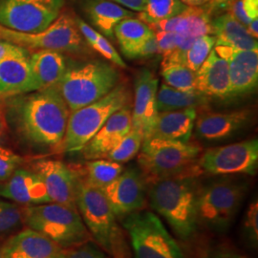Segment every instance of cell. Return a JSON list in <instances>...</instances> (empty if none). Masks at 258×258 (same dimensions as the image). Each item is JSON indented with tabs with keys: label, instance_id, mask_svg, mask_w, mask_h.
I'll list each match as a JSON object with an SVG mask.
<instances>
[{
	"label": "cell",
	"instance_id": "f546056e",
	"mask_svg": "<svg viewBox=\"0 0 258 258\" xmlns=\"http://www.w3.org/2000/svg\"><path fill=\"white\" fill-rule=\"evenodd\" d=\"M154 34L152 28L137 18L122 19L114 28V35L125 56Z\"/></svg>",
	"mask_w": 258,
	"mask_h": 258
},
{
	"label": "cell",
	"instance_id": "8d00e7d4",
	"mask_svg": "<svg viewBox=\"0 0 258 258\" xmlns=\"http://www.w3.org/2000/svg\"><path fill=\"white\" fill-rule=\"evenodd\" d=\"M243 233L252 247L258 243V203L257 199L251 201L243 219Z\"/></svg>",
	"mask_w": 258,
	"mask_h": 258
},
{
	"label": "cell",
	"instance_id": "d590c367",
	"mask_svg": "<svg viewBox=\"0 0 258 258\" xmlns=\"http://www.w3.org/2000/svg\"><path fill=\"white\" fill-rule=\"evenodd\" d=\"M231 16L245 27L258 18V0H234L229 5Z\"/></svg>",
	"mask_w": 258,
	"mask_h": 258
},
{
	"label": "cell",
	"instance_id": "4316f807",
	"mask_svg": "<svg viewBox=\"0 0 258 258\" xmlns=\"http://www.w3.org/2000/svg\"><path fill=\"white\" fill-rule=\"evenodd\" d=\"M213 36L216 46H228L240 50L257 49V39L249 35L247 28L234 19L230 13L212 19Z\"/></svg>",
	"mask_w": 258,
	"mask_h": 258
},
{
	"label": "cell",
	"instance_id": "8fae6325",
	"mask_svg": "<svg viewBox=\"0 0 258 258\" xmlns=\"http://www.w3.org/2000/svg\"><path fill=\"white\" fill-rule=\"evenodd\" d=\"M63 3L64 0H0V25L37 34L57 19Z\"/></svg>",
	"mask_w": 258,
	"mask_h": 258
},
{
	"label": "cell",
	"instance_id": "bcb514c9",
	"mask_svg": "<svg viewBox=\"0 0 258 258\" xmlns=\"http://www.w3.org/2000/svg\"><path fill=\"white\" fill-rule=\"evenodd\" d=\"M247 30L249 33V35L254 38H257L258 37V18L252 19L247 26Z\"/></svg>",
	"mask_w": 258,
	"mask_h": 258
},
{
	"label": "cell",
	"instance_id": "7402d4cb",
	"mask_svg": "<svg viewBox=\"0 0 258 258\" xmlns=\"http://www.w3.org/2000/svg\"><path fill=\"white\" fill-rule=\"evenodd\" d=\"M196 91L209 97H230L231 83L229 65L214 49H212L203 64L195 72Z\"/></svg>",
	"mask_w": 258,
	"mask_h": 258
},
{
	"label": "cell",
	"instance_id": "b9f144b4",
	"mask_svg": "<svg viewBox=\"0 0 258 258\" xmlns=\"http://www.w3.org/2000/svg\"><path fill=\"white\" fill-rule=\"evenodd\" d=\"M159 54L165 57L169 55L176 47L175 33L172 32H164V31H157L155 32Z\"/></svg>",
	"mask_w": 258,
	"mask_h": 258
},
{
	"label": "cell",
	"instance_id": "60d3db41",
	"mask_svg": "<svg viewBox=\"0 0 258 258\" xmlns=\"http://www.w3.org/2000/svg\"><path fill=\"white\" fill-rule=\"evenodd\" d=\"M159 54V48L155 34L143 41L138 47H136L130 54L128 58H139V57H149Z\"/></svg>",
	"mask_w": 258,
	"mask_h": 258
},
{
	"label": "cell",
	"instance_id": "e0dca14e",
	"mask_svg": "<svg viewBox=\"0 0 258 258\" xmlns=\"http://www.w3.org/2000/svg\"><path fill=\"white\" fill-rule=\"evenodd\" d=\"M132 129V110L128 104L115 112L81 150L86 160L104 159Z\"/></svg>",
	"mask_w": 258,
	"mask_h": 258
},
{
	"label": "cell",
	"instance_id": "f907efd6",
	"mask_svg": "<svg viewBox=\"0 0 258 258\" xmlns=\"http://www.w3.org/2000/svg\"><path fill=\"white\" fill-rule=\"evenodd\" d=\"M1 245H2V244H0V258H2V254H1Z\"/></svg>",
	"mask_w": 258,
	"mask_h": 258
},
{
	"label": "cell",
	"instance_id": "5bb4252c",
	"mask_svg": "<svg viewBox=\"0 0 258 258\" xmlns=\"http://www.w3.org/2000/svg\"><path fill=\"white\" fill-rule=\"evenodd\" d=\"M146 183L141 170L130 167L102 189L116 217L124 218L144 208L147 195Z\"/></svg>",
	"mask_w": 258,
	"mask_h": 258
},
{
	"label": "cell",
	"instance_id": "74e56055",
	"mask_svg": "<svg viewBox=\"0 0 258 258\" xmlns=\"http://www.w3.org/2000/svg\"><path fill=\"white\" fill-rule=\"evenodd\" d=\"M23 162L24 159L19 154L0 146V183L8 180Z\"/></svg>",
	"mask_w": 258,
	"mask_h": 258
},
{
	"label": "cell",
	"instance_id": "277c9868",
	"mask_svg": "<svg viewBox=\"0 0 258 258\" xmlns=\"http://www.w3.org/2000/svg\"><path fill=\"white\" fill-rule=\"evenodd\" d=\"M141 148L139 166L147 182L176 176H198L202 172L197 165L202 151L198 145L149 138L143 141Z\"/></svg>",
	"mask_w": 258,
	"mask_h": 258
},
{
	"label": "cell",
	"instance_id": "c3c4849f",
	"mask_svg": "<svg viewBox=\"0 0 258 258\" xmlns=\"http://www.w3.org/2000/svg\"><path fill=\"white\" fill-rule=\"evenodd\" d=\"M6 128H7V120H6L5 112L2 108H0V139L5 133Z\"/></svg>",
	"mask_w": 258,
	"mask_h": 258
},
{
	"label": "cell",
	"instance_id": "f6af8a7d",
	"mask_svg": "<svg viewBox=\"0 0 258 258\" xmlns=\"http://www.w3.org/2000/svg\"><path fill=\"white\" fill-rule=\"evenodd\" d=\"M110 1L117 3L126 9L136 11L139 13H143L146 9V0H110Z\"/></svg>",
	"mask_w": 258,
	"mask_h": 258
},
{
	"label": "cell",
	"instance_id": "52a82bcc",
	"mask_svg": "<svg viewBox=\"0 0 258 258\" xmlns=\"http://www.w3.org/2000/svg\"><path fill=\"white\" fill-rule=\"evenodd\" d=\"M129 97L127 86L120 84L99 101L70 112L59 150L66 153L81 151L105 121L128 103Z\"/></svg>",
	"mask_w": 258,
	"mask_h": 258
},
{
	"label": "cell",
	"instance_id": "2e32d148",
	"mask_svg": "<svg viewBox=\"0 0 258 258\" xmlns=\"http://www.w3.org/2000/svg\"><path fill=\"white\" fill-rule=\"evenodd\" d=\"M214 50L229 65L230 97L252 92L258 83V50H240L228 46H216Z\"/></svg>",
	"mask_w": 258,
	"mask_h": 258
},
{
	"label": "cell",
	"instance_id": "4fadbf2b",
	"mask_svg": "<svg viewBox=\"0 0 258 258\" xmlns=\"http://www.w3.org/2000/svg\"><path fill=\"white\" fill-rule=\"evenodd\" d=\"M211 11L209 6L206 8L188 6L187 9L174 18L149 24V26L154 32L175 33L176 47L170 54L179 55L186 51L197 37L206 35L213 36Z\"/></svg>",
	"mask_w": 258,
	"mask_h": 258
},
{
	"label": "cell",
	"instance_id": "ac0fdd59",
	"mask_svg": "<svg viewBox=\"0 0 258 258\" xmlns=\"http://www.w3.org/2000/svg\"><path fill=\"white\" fill-rule=\"evenodd\" d=\"M66 251L45 235L28 228L1 245L2 258H65Z\"/></svg>",
	"mask_w": 258,
	"mask_h": 258
},
{
	"label": "cell",
	"instance_id": "7a4b0ae2",
	"mask_svg": "<svg viewBox=\"0 0 258 258\" xmlns=\"http://www.w3.org/2000/svg\"><path fill=\"white\" fill-rule=\"evenodd\" d=\"M196 176H176L152 182L150 205L181 239H189L198 226Z\"/></svg>",
	"mask_w": 258,
	"mask_h": 258
},
{
	"label": "cell",
	"instance_id": "ab89813d",
	"mask_svg": "<svg viewBox=\"0 0 258 258\" xmlns=\"http://www.w3.org/2000/svg\"><path fill=\"white\" fill-rule=\"evenodd\" d=\"M65 258H108L91 241H87L72 249H67Z\"/></svg>",
	"mask_w": 258,
	"mask_h": 258
},
{
	"label": "cell",
	"instance_id": "681fc988",
	"mask_svg": "<svg viewBox=\"0 0 258 258\" xmlns=\"http://www.w3.org/2000/svg\"><path fill=\"white\" fill-rule=\"evenodd\" d=\"M234 0H212L211 3H209L208 5H210V9H215L216 7H223L226 5H230L231 2H233Z\"/></svg>",
	"mask_w": 258,
	"mask_h": 258
},
{
	"label": "cell",
	"instance_id": "484cf974",
	"mask_svg": "<svg viewBox=\"0 0 258 258\" xmlns=\"http://www.w3.org/2000/svg\"><path fill=\"white\" fill-rule=\"evenodd\" d=\"M84 11L103 36L113 37L114 28L122 19L138 18V15L110 0H86Z\"/></svg>",
	"mask_w": 258,
	"mask_h": 258
},
{
	"label": "cell",
	"instance_id": "7bdbcfd3",
	"mask_svg": "<svg viewBox=\"0 0 258 258\" xmlns=\"http://www.w3.org/2000/svg\"><path fill=\"white\" fill-rule=\"evenodd\" d=\"M30 53L22 47L0 40V61L8 57H29Z\"/></svg>",
	"mask_w": 258,
	"mask_h": 258
},
{
	"label": "cell",
	"instance_id": "cb8c5ba5",
	"mask_svg": "<svg viewBox=\"0 0 258 258\" xmlns=\"http://www.w3.org/2000/svg\"><path fill=\"white\" fill-rule=\"evenodd\" d=\"M29 57L13 56L0 61V98H12L38 90Z\"/></svg>",
	"mask_w": 258,
	"mask_h": 258
},
{
	"label": "cell",
	"instance_id": "603a6c76",
	"mask_svg": "<svg viewBox=\"0 0 258 258\" xmlns=\"http://www.w3.org/2000/svg\"><path fill=\"white\" fill-rule=\"evenodd\" d=\"M251 118L249 110L230 113H205L198 117L195 128L198 137L207 141L229 138L245 127Z\"/></svg>",
	"mask_w": 258,
	"mask_h": 258
},
{
	"label": "cell",
	"instance_id": "3957f363",
	"mask_svg": "<svg viewBox=\"0 0 258 258\" xmlns=\"http://www.w3.org/2000/svg\"><path fill=\"white\" fill-rule=\"evenodd\" d=\"M77 209L91 237L113 258H128L122 231L102 190L87 184L78 174Z\"/></svg>",
	"mask_w": 258,
	"mask_h": 258
},
{
	"label": "cell",
	"instance_id": "30bf717a",
	"mask_svg": "<svg viewBox=\"0 0 258 258\" xmlns=\"http://www.w3.org/2000/svg\"><path fill=\"white\" fill-rule=\"evenodd\" d=\"M0 40L26 50L57 52H77L83 42L76 19L67 13L59 15L49 27L37 34L18 32L0 25Z\"/></svg>",
	"mask_w": 258,
	"mask_h": 258
},
{
	"label": "cell",
	"instance_id": "8992f818",
	"mask_svg": "<svg viewBox=\"0 0 258 258\" xmlns=\"http://www.w3.org/2000/svg\"><path fill=\"white\" fill-rule=\"evenodd\" d=\"M23 223L66 250L91 240L79 212L59 204L23 207Z\"/></svg>",
	"mask_w": 258,
	"mask_h": 258
},
{
	"label": "cell",
	"instance_id": "6da1fadb",
	"mask_svg": "<svg viewBox=\"0 0 258 258\" xmlns=\"http://www.w3.org/2000/svg\"><path fill=\"white\" fill-rule=\"evenodd\" d=\"M4 112L24 143L59 150L70 110L55 86L8 98Z\"/></svg>",
	"mask_w": 258,
	"mask_h": 258
},
{
	"label": "cell",
	"instance_id": "d6a6232c",
	"mask_svg": "<svg viewBox=\"0 0 258 258\" xmlns=\"http://www.w3.org/2000/svg\"><path fill=\"white\" fill-rule=\"evenodd\" d=\"M144 135L136 129H131L120 144L113 148L104 159L123 164L136 156L142 148Z\"/></svg>",
	"mask_w": 258,
	"mask_h": 258
},
{
	"label": "cell",
	"instance_id": "83f0119b",
	"mask_svg": "<svg viewBox=\"0 0 258 258\" xmlns=\"http://www.w3.org/2000/svg\"><path fill=\"white\" fill-rule=\"evenodd\" d=\"M210 97L198 91H181L166 83L158 88L156 107L158 113L181 110L188 107H202L208 105Z\"/></svg>",
	"mask_w": 258,
	"mask_h": 258
},
{
	"label": "cell",
	"instance_id": "836d02e7",
	"mask_svg": "<svg viewBox=\"0 0 258 258\" xmlns=\"http://www.w3.org/2000/svg\"><path fill=\"white\" fill-rule=\"evenodd\" d=\"M162 76L166 84L181 90V91H195V72L184 65H168L163 68Z\"/></svg>",
	"mask_w": 258,
	"mask_h": 258
},
{
	"label": "cell",
	"instance_id": "f35d334b",
	"mask_svg": "<svg viewBox=\"0 0 258 258\" xmlns=\"http://www.w3.org/2000/svg\"><path fill=\"white\" fill-rule=\"evenodd\" d=\"M91 47L95 51H97L98 53L103 55L105 58L110 60L112 63H114L117 66H120L121 68L126 67V65L122 60V58L120 57V55L117 53L116 49L112 46V44L106 39V37L102 35L101 33H99L97 40L93 43Z\"/></svg>",
	"mask_w": 258,
	"mask_h": 258
},
{
	"label": "cell",
	"instance_id": "5b68a950",
	"mask_svg": "<svg viewBox=\"0 0 258 258\" xmlns=\"http://www.w3.org/2000/svg\"><path fill=\"white\" fill-rule=\"evenodd\" d=\"M115 67L103 61H90L67 67L55 85L70 112L99 101L119 83Z\"/></svg>",
	"mask_w": 258,
	"mask_h": 258
},
{
	"label": "cell",
	"instance_id": "ba28073f",
	"mask_svg": "<svg viewBox=\"0 0 258 258\" xmlns=\"http://www.w3.org/2000/svg\"><path fill=\"white\" fill-rule=\"evenodd\" d=\"M248 190L246 183L219 180L199 189L197 198L198 222L218 232L230 229Z\"/></svg>",
	"mask_w": 258,
	"mask_h": 258
},
{
	"label": "cell",
	"instance_id": "9a60e30c",
	"mask_svg": "<svg viewBox=\"0 0 258 258\" xmlns=\"http://www.w3.org/2000/svg\"><path fill=\"white\" fill-rule=\"evenodd\" d=\"M32 169L41 178L52 203L78 212L76 204L78 173L63 162L52 159L36 161Z\"/></svg>",
	"mask_w": 258,
	"mask_h": 258
},
{
	"label": "cell",
	"instance_id": "4dcf8cb0",
	"mask_svg": "<svg viewBox=\"0 0 258 258\" xmlns=\"http://www.w3.org/2000/svg\"><path fill=\"white\" fill-rule=\"evenodd\" d=\"M123 171L121 164L107 159H96L85 166V177L83 180L94 187L102 190L112 183Z\"/></svg>",
	"mask_w": 258,
	"mask_h": 258
},
{
	"label": "cell",
	"instance_id": "ffe728a7",
	"mask_svg": "<svg viewBox=\"0 0 258 258\" xmlns=\"http://www.w3.org/2000/svg\"><path fill=\"white\" fill-rule=\"evenodd\" d=\"M158 84V79L147 69L139 73L135 82L132 128L140 131L144 137L158 114L156 107Z\"/></svg>",
	"mask_w": 258,
	"mask_h": 258
},
{
	"label": "cell",
	"instance_id": "d6986e66",
	"mask_svg": "<svg viewBox=\"0 0 258 258\" xmlns=\"http://www.w3.org/2000/svg\"><path fill=\"white\" fill-rule=\"evenodd\" d=\"M0 197L22 207L52 203L41 178L33 169L18 168L0 183Z\"/></svg>",
	"mask_w": 258,
	"mask_h": 258
},
{
	"label": "cell",
	"instance_id": "1f68e13d",
	"mask_svg": "<svg viewBox=\"0 0 258 258\" xmlns=\"http://www.w3.org/2000/svg\"><path fill=\"white\" fill-rule=\"evenodd\" d=\"M182 0H146L145 12L140 13L138 19L147 24L172 19L187 9Z\"/></svg>",
	"mask_w": 258,
	"mask_h": 258
},
{
	"label": "cell",
	"instance_id": "d4e9b609",
	"mask_svg": "<svg viewBox=\"0 0 258 258\" xmlns=\"http://www.w3.org/2000/svg\"><path fill=\"white\" fill-rule=\"evenodd\" d=\"M29 62L38 90L55 86L67 68L63 55L53 50L34 52L30 55Z\"/></svg>",
	"mask_w": 258,
	"mask_h": 258
},
{
	"label": "cell",
	"instance_id": "e575fe53",
	"mask_svg": "<svg viewBox=\"0 0 258 258\" xmlns=\"http://www.w3.org/2000/svg\"><path fill=\"white\" fill-rule=\"evenodd\" d=\"M24 225L23 207L0 197V234H9Z\"/></svg>",
	"mask_w": 258,
	"mask_h": 258
},
{
	"label": "cell",
	"instance_id": "44dd1931",
	"mask_svg": "<svg viewBox=\"0 0 258 258\" xmlns=\"http://www.w3.org/2000/svg\"><path fill=\"white\" fill-rule=\"evenodd\" d=\"M196 118L197 109L194 107L160 112L157 114L144 140L157 138L186 143L191 137Z\"/></svg>",
	"mask_w": 258,
	"mask_h": 258
},
{
	"label": "cell",
	"instance_id": "9c48e42d",
	"mask_svg": "<svg viewBox=\"0 0 258 258\" xmlns=\"http://www.w3.org/2000/svg\"><path fill=\"white\" fill-rule=\"evenodd\" d=\"M133 258H185L184 252L154 213L133 212L123 218Z\"/></svg>",
	"mask_w": 258,
	"mask_h": 258
},
{
	"label": "cell",
	"instance_id": "7c38bea8",
	"mask_svg": "<svg viewBox=\"0 0 258 258\" xmlns=\"http://www.w3.org/2000/svg\"><path fill=\"white\" fill-rule=\"evenodd\" d=\"M197 165L201 171L212 175H254L258 165L257 139L210 148L198 159Z\"/></svg>",
	"mask_w": 258,
	"mask_h": 258
},
{
	"label": "cell",
	"instance_id": "f1b7e54d",
	"mask_svg": "<svg viewBox=\"0 0 258 258\" xmlns=\"http://www.w3.org/2000/svg\"><path fill=\"white\" fill-rule=\"evenodd\" d=\"M216 45V37L212 35H206L197 37L190 47L179 55H166L162 62L163 68L168 65L181 64L196 72L210 55L211 51Z\"/></svg>",
	"mask_w": 258,
	"mask_h": 258
},
{
	"label": "cell",
	"instance_id": "7dc6e473",
	"mask_svg": "<svg viewBox=\"0 0 258 258\" xmlns=\"http://www.w3.org/2000/svg\"><path fill=\"white\" fill-rule=\"evenodd\" d=\"M212 0H182L186 6L189 7H199V6H204L209 3H211Z\"/></svg>",
	"mask_w": 258,
	"mask_h": 258
},
{
	"label": "cell",
	"instance_id": "ee69618b",
	"mask_svg": "<svg viewBox=\"0 0 258 258\" xmlns=\"http://www.w3.org/2000/svg\"><path fill=\"white\" fill-rule=\"evenodd\" d=\"M204 258H247L235 250L225 248V247H219L216 249H212L209 251L208 254H206Z\"/></svg>",
	"mask_w": 258,
	"mask_h": 258
}]
</instances>
